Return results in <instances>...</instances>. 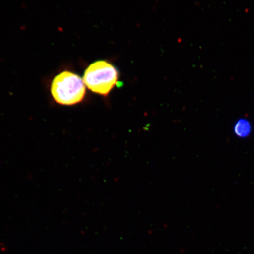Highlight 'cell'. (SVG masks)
<instances>
[{"label":"cell","mask_w":254,"mask_h":254,"mask_svg":"<svg viewBox=\"0 0 254 254\" xmlns=\"http://www.w3.org/2000/svg\"><path fill=\"white\" fill-rule=\"evenodd\" d=\"M50 91L56 103L71 106L83 101L86 95V86L80 76L74 72L65 70L53 78Z\"/></svg>","instance_id":"cell-1"},{"label":"cell","mask_w":254,"mask_h":254,"mask_svg":"<svg viewBox=\"0 0 254 254\" xmlns=\"http://www.w3.org/2000/svg\"><path fill=\"white\" fill-rule=\"evenodd\" d=\"M83 81L88 90L107 97L118 86L119 72L112 63L106 60H97L85 69Z\"/></svg>","instance_id":"cell-2"},{"label":"cell","mask_w":254,"mask_h":254,"mask_svg":"<svg viewBox=\"0 0 254 254\" xmlns=\"http://www.w3.org/2000/svg\"><path fill=\"white\" fill-rule=\"evenodd\" d=\"M235 132L240 136H246L249 134L250 126L249 122L245 120H240L235 126Z\"/></svg>","instance_id":"cell-3"}]
</instances>
